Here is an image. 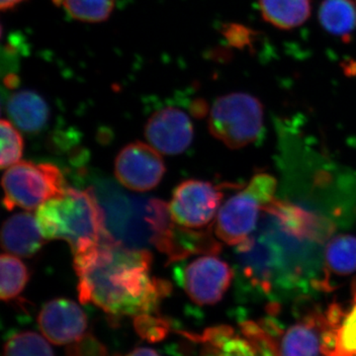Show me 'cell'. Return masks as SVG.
<instances>
[{"label": "cell", "mask_w": 356, "mask_h": 356, "mask_svg": "<svg viewBox=\"0 0 356 356\" xmlns=\"http://www.w3.org/2000/svg\"><path fill=\"white\" fill-rule=\"evenodd\" d=\"M165 165L158 149L142 142L121 149L115 161V175L126 188L144 192L161 182Z\"/></svg>", "instance_id": "cell-7"}, {"label": "cell", "mask_w": 356, "mask_h": 356, "mask_svg": "<svg viewBox=\"0 0 356 356\" xmlns=\"http://www.w3.org/2000/svg\"><path fill=\"white\" fill-rule=\"evenodd\" d=\"M106 351L99 341L90 334H86L83 339L70 344L67 356H105Z\"/></svg>", "instance_id": "cell-23"}, {"label": "cell", "mask_w": 356, "mask_h": 356, "mask_svg": "<svg viewBox=\"0 0 356 356\" xmlns=\"http://www.w3.org/2000/svg\"><path fill=\"white\" fill-rule=\"evenodd\" d=\"M336 353L356 356V293L355 304L337 325Z\"/></svg>", "instance_id": "cell-21"}, {"label": "cell", "mask_w": 356, "mask_h": 356, "mask_svg": "<svg viewBox=\"0 0 356 356\" xmlns=\"http://www.w3.org/2000/svg\"><path fill=\"white\" fill-rule=\"evenodd\" d=\"M0 297L2 301L17 298L29 280L27 266L13 254H3L0 257Z\"/></svg>", "instance_id": "cell-17"}, {"label": "cell", "mask_w": 356, "mask_h": 356, "mask_svg": "<svg viewBox=\"0 0 356 356\" xmlns=\"http://www.w3.org/2000/svg\"><path fill=\"white\" fill-rule=\"evenodd\" d=\"M355 271V236L341 235L330 241L325 250V277H348Z\"/></svg>", "instance_id": "cell-15"}, {"label": "cell", "mask_w": 356, "mask_h": 356, "mask_svg": "<svg viewBox=\"0 0 356 356\" xmlns=\"http://www.w3.org/2000/svg\"><path fill=\"white\" fill-rule=\"evenodd\" d=\"M19 129L14 127L11 121L2 119L0 122V133H1V154H0V166L2 170L19 163L22 159L23 142Z\"/></svg>", "instance_id": "cell-20"}, {"label": "cell", "mask_w": 356, "mask_h": 356, "mask_svg": "<svg viewBox=\"0 0 356 356\" xmlns=\"http://www.w3.org/2000/svg\"><path fill=\"white\" fill-rule=\"evenodd\" d=\"M318 20L325 31L348 38L356 28V2L353 0H324Z\"/></svg>", "instance_id": "cell-16"}, {"label": "cell", "mask_w": 356, "mask_h": 356, "mask_svg": "<svg viewBox=\"0 0 356 356\" xmlns=\"http://www.w3.org/2000/svg\"><path fill=\"white\" fill-rule=\"evenodd\" d=\"M25 0H0V8L2 11L11 10L14 7L19 6Z\"/></svg>", "instance_id": "cell-25"}, {"label": "cell", "mask_w": 356, "mask_h": 356, "mask_svg": "<svg viewBox=\"0 0 356 356\" xmlns=\"http://www.w3.org/2000/svg\"><path fill=\"white\" fill-rule=\"evenodd\" d=\"M63 6L70 17L84 23H99L113 13L116 0H53Z\"/></svg>", "instance_id": "cell-18"}, {"label": "cell", "mask_w": 356, "mask_h": 356, "mask_svg": "<svg viewBox=\"0 0 356 356\" xmlns=\"http://www.w3.org/2000/svg\"><path fill=\"white\" fill-rule=\"evenodd\" d=\"M43 336L58 346L72 344L83 339L88 327V316L79 304L60 298L44 304L38 316Z\"/></svg>", "instance_id": "cell-10"}, {"label": "cell", "mask_w": 356, "mask_h": 356, "mask_svg": "<svg viewBox=\"0 0 356 356\" xmlns=\"http://www.w3.org/2000/svg\"><path fill=\"white\" fill-rule=\"evenodd\" d=\"M74 255L79 301L113 317L154 314L172 291L168 281L152 277L149 250L129 248L110 234Z\"/></svg>", "instance_id": "cell-1"}, {"label": "cell", "mask_w": 356, "mask_h": 356, "mask_svg": "<svg viewBox=\"0 0 356 356\" xmlns=\"http://www.w3.org/2000/svg\"><path fill=\"white\" fill-rule=\"evenodd\" d=\"M233 280L229 264L214 255L201 257L185 267L182 286L189 298L199 305L221 301Z\"/></svg>", "instance_id": "cell-8"}, {"label": "cell", "mask_w": 356, "mask_h": 356, "mask_svg": "<svg viewBox=\"0 0 356 356\" xmlns=\"http://www.w3.org/2000/svg\"><path fill=\"white\" fill-rule=\"evenodd\" d=\"M2 187L3 205L9 211L16 207L38 209L42 204L62 195L67 188L57 166L31 161H19L7 168L2 177Z\"/></svg>", "instance_id": "cell-5"}, {"label": "cell", "mask_w": 356, "mask_h": 356, "mask_svg": "<svg viewBox=\"0 0 356 356\" xmlns=\"http://www.w3.org/2000/svg\"><path fill=\"white\" fill-rule=\"evenodd\" d=\"M337 325L329 316L309 317L285 332L274 356H325L336 350Z\"/></svg>", "instance_id": "cell-9"}, {"label": "cell", "mask_w": 356, "mask_h": 356, "mask_svg": "<svg viewBox=\"0 0 356 356\" xmlns=\"http://www.w3.org/2000/svg\"><path fill=\"white\" fill-rule=\"evenodd\" d=\"M222 199V192L211 182L189 179L175 189L168 211L180 226L204 229L216 219Z\"/></svg>", "instance_id": "cell-6"}, {"label": "cell", "mask_w": 356, "mask_h": 356, "mask_svg": "<svg viewBox=\"0 0 356 356\" xmlns=\"http://www.w3.org/2000/svg\"><path fill=\"white\" fill-rule=\"evenodd\" d=\"M145 136L159 153L175 156L186 151L193 140V124L188 115L175 107L154 112L146 124Z\"/></svg>", "instance_id": "cell-11"}, {"label": "cell", "mask_w": 356, "mask_h": 356, "mask_svg": "<svg viewBox=\"0 0 356 356\" xmlns=\"http://www.w3.org/2000/svg\"><path fill=\"white\" fill-rule=\"evenodd\" d=\"M277 181L273 175L259 173L252 178L245 188L227 200L220 207L215 233L222 242L242 245L254 232L262 210L270 205Z\"/></svg>", "instance_id": "cell-3"}, {"label": "cell", "mask_w": 356, "mask_h": 356, "mask_svg": "<svg viewBox=\"0 0 356 356\" xmlns=\"http://www.w3.org/2000/svg\"><path fill=\"white\" fill-rule=\"evenodd\" d=\"M327 356H346V355H341V353H336V351H334V353H331V355H327Z\"/></svg>", "instance_id": "cell-27"}, {"label": "cell", "mask_w": 356, "mask_h": 356, "mask_svg": "<svg viewBox=\"0 0 356 356\" xmlns=\"http://www.w3.org/2000/svg\"><path fill=\"white\" fill-rule=\"evenodd\" d=\"M264 19L281 30L299 27L310 17L311 0H259Z\"/></svg>", "instance_id": "cell-14"}, {"label": "cell", "mask_w": 356, "mask_h": 356, "mask_svg": "<svg viewBox=\"0 0 356 356\" xmlns=\"http://www.w3.org/2000/svg\"><path fill=\"white\" fill-rule=\"evenodd\" d=\"M6 111L14 126L27 134L41 132L50 118V109L44 98L27 89L8 98Z\"/></svg>", "instance_id": "cell-13"}, {"label": "cell", "mask_w": 356, "mask_h": 356, "mask_svg": "<svg viewBox=\"0 0 356 356\" xmlns=\"http://www.w3.org/2000/svg\"><path fill=\"white\" fill-rule=\"evenodd\" d=\"M136 331L140 337L149 341H161L166 337L168 325L166 320L161 317H156L153 314H145L138 316L134 320Z\"/></svg>", "instance_id": "cell-22"}, {"label": "cell", "mask_w": 356, "mask_h": 356, "mask_svg": "<svg viewBox=\"0 0 356 356\" xmlns=\"http://www.w3.org/2000/svg\"><path fill=\"white\" fill-rule=\"evenodd\" d=\"M126 356H161L156 353V350H151V348H140L137 350L131 351L129 355Z\"/></svg>", "instance_id": "cell-24"}, {"label": "cell", "mask_w": 356, "mask_h": 356, "mask_svg": "<svg viewBox=\"0 0 356 356\" xmlns=\"http://www.w3.org/2000/svg\"><path fill=\"white\" fill-rule=\"evenodd\" d=\"M201 343L203 344V350L199 353L197 356H219L218 355L217 350L213 348L211 344L206 343V341H201V339H197Z\"/></svg>", "instance_id": "cell-26"}, {"label": "cell", "mask_w": 356, "mask_h": 356, "mask_svg": "<svg viewBox=\"0 0 356 356\" xmlns=\"http://www.w3.org/2000/svg\"><path fill=\"white\" fill-rule=\"evenodd\" d=\"M35 216L46 240L65 241L74 254L109 234L104 212L91 189L67 187L62 195L42 204Z\"/></svg>", "instance_id": "cell-2"}, {"label": "cell", "mask_w": 356, "mask_h": 356, "mask_svg": "<svg viewBox=\"0 0 356 356\" xmlns=\"http://www.w3.org/2000/svg\"><path fill=\"white\" fill-rule=\"evenodd\" d=\"M209 130L229 149L252 144L264 129V107L254 96L236 92L218 98L209 114Z\"/></svg>", "instance_id": "cell-4"}, {"label": "cell", "mask_w": 356, "mask_h": 356, "mask_svg": "<svg viewBox=\"0 0 356 356\" xmlns=\"http://www.w3.org/2000/svg\"><path fill=\"white\" fill-rule=\"evenodd\" d=\"M3 356H55L46 337L34 332L14 334L4 346Z\"/></svg>", "instance_id": "cell-19"}, {"label": "cell", "mask_w": 356, "mask_h": 356, "mask_svg": "<svg viewBox=\"0 0 356 356\" xmlns=\"http://www.w3.org/2000/svg\"><path fill=\"white\" fill-rule=\"evenodd\" d=\"M44 240L36 216L30 213L13 215L2 226V248L15 257H33L43 247Z\"/></svg>", "instance_id": "cell-12"}]
</instances>
